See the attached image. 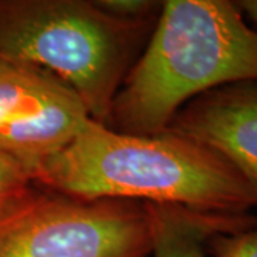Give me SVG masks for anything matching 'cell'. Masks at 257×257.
Here are the masks:
<instances>
[{
    "label": "cell",
    "mask_w": 257,
    "mask_h": 257,
    "mask_svg": "<svg viewBox=\"0 0 257 257\" xmlns=\"http://www.w3.org/2000/svg\"><path fill=\"white\" fill-rule=\"evenodd\" d=\"M32 179L45 192L86 200L179 204L219 214L257 209L247 182L214 150L169 130L138 136L94 120L42 160Z\"/></svg>",
    "instance_id": "cell-1"
},
{
    "label": "cell",
    "mask_w": 257,
    "mask_h": 257,
    "mask_svg": "<svg viewBox=\"0 0 257 257\" xmlns=\"http://www.w3.org/2000/svg\"><path fill=\"white\" fill-rule=\"evenodd\" d=\"M248 80H257V30L236 2L167 0L114 97L106 126L156 136L194 97Z\"/></svg>",
    "instance_id": "cell-2"
},
{
    "label": "cell",
    "mask_w": 257,
    "mask_h": 257,
    "mask_svg": "<svg viewBox=\"0 0 257 257\" xmlns=\"http://www.w3.org/2000/svg\"><path fill=\"white\" fill-rule=\"evenodd\" d=\"M156 19L124 20L87 0H0V55L56 76L106 126Z\"/></svg>",
    "instance_id": "cell-3"
},
{
    "label": "cell",
    "mask_w": 257,
    "mask_h": 257,
    "mask_svg": "<svg viewBox=\"0 0 257 257\" xmlns=\"http://www.w3.org/2000/svg\"><path fill=\"white\" fill-rule=\"evenodd\" d=\"M153 236L146 204L76 199L40 189L0 229V257H147Z\"/></svg>",
    "instance_id": "cell-4"
},
{
    "label": "cell",
    "mask_w": 257,
    "mask_h": 257,
    "mask_svg": "<svg viewBox=\"0 0 257 257\" xmlns=\"http://www.w3.org/2000/svg\"><path fill=\"white\" fill-rule=\"evenodd\" d=\"M90 120L77 94L56 76L0 55V153L32 175Z\"/></svg>",
    "instance_id": "cell-5"
},
{
    "label": "cell",
    "mask_w": 257,
    "mask_h": 257,
    "mask_svg": "<svg viewBox=\"0 0 257 257\" xmlns=\"http://www.w3.org/2000/svg\"><path fill=\"white\" fill-rule=\"evenodd\" d=\"M166 130L224 157L247 182L257 202V80L230 83L194 97Z\"/></svg>",
    "instance_id": "cell-6"
},
{
    "label": "cell",
    "mask_w": 257,
    "mask_h": 257,
    "mask_svg": "<svg viewBox=\"0 0 257 257\" xmlns=\"http://www.w3.org/2000/svg\"><path fill=\"white\" fill-rule=\"evenodd\" d=\"M152 223L153 257H207L206 243L216 234H230L257 224L247 214H219L179 204L145 203Z\"/></svg>",
    "instance_id": "cell-7"
},
{
    "label": "cell",
    "mask_w": 257,
    "mask_h": 257,
    "mask_svg": "<svg viewBox=\"0 0 257 257\" xmlns=\"http://www.w3.org/2000/svg\"><path fill=\"white\" fill-rule=\"evenodd\" d=\"M29 170L12 157L0 153V221L28 204L37 193Z\"/></svg>",
    "instance_id": "cell-8"
},
{
    "label": "cell",
    "mask_w": 257,
    "mask_h": 257,
    "mask_svg": "<svg viewBox=\"0 0 257 257\" xmlns=\"http://www.w3.org/2000/svg\"><path fill=\"white\" fill-rule=\"evenodd\" d=\"M211 257H257V224L243 231L216 234L206 243Z\"/></svg>",
    "instance_id": "cell-9"
},
{
    "label": "cell",
    "mask_w": 257,
    "mask_h": 257,
    "mask_svg": "<svg viewBox=\"0 0 257 257\" xmlns=\"http://www.w3.org/2000/svg\"><path fill=\"white\" fill-rule=\"evenodd\" d=\"M96 5L111 16L124 20H152L162 10V2L150 0H97Z\"/></svg>",
    "instance_id": "cell-10"
},
{
    "label": "cell",
    "mask_w": 257,
    "mask_h": 257,
    "mask_svg": "<svg viewBox=\"0 0 257 257\" xmlns=\"http://www.w3.org/2000/svg\"><path fill=\"white\" fill-rule=\"evenodd\" d=\"M244 16H247L257 26V0H240L236 2Z\"/></svg>",
    "instance_id": "cell-11"
},
{
    "label": "cell",
    "mask_w": 257,
    "mask_h": 257,
    "mask_svg": "<svg viewBox=\"0 0 257 257\" xmlns=\"http://www.w3.org/2000/svg\"><path fill=\"white\" fill-rule=\"evenodd\" d=\"M23 207H25V206H23ZM23 207H22V209H23ZM22 209H20V210H22ZM20 210H18V211H20ZM18 211H16V213H18ZM16 213H15V214H16ZM15 214H12V216H10V217H8V219H5V220H2V221H0V229H2V227H3V226H5V224H6V223H8V221H9L10 219H12V217H13V216H15Z\"/></svg>",
    "instance_id": "cell-12"
}]
</instances>
